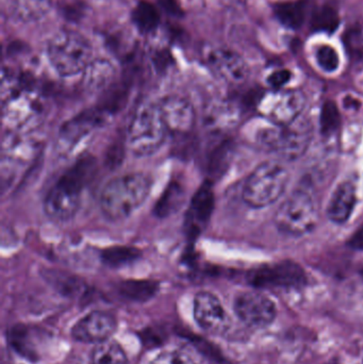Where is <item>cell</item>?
<instances>
[{
  "instance_id": "obj_13",
  "label": "cell",
  "mask_w": 363,
  "mask_h": 364,
  "mask_svg": "<svg viewBox=\"0 0 363 364\" xmlns=\"http://www.w3.org/2000/svg\"><path fill=\"white\" fill-rule=\"evenodd\" d=\"M117 328V320L107 311H93L74 325L72 336L82 343L99 344L110 339Z\"/></svg>"
},
{
  "instance_id": "obj_16",
  "label": "cell",
  "mask_w": 363,
  "mask_h": 364,
  "mask_svg": "<svg viewBox=\"0 0 363 364\" xmlns=\"http://www.w3.org/2000/svg\"><path fill=\"white\" fill-rule=\"evenodd\" d=\"M206 62L217 76L232 85L244 82L249 76L245 62L229 49H212L207 55Z\"/></svg>"
},
{
  "instance_id": "obj_20",
  "label": "cell",
  "mask_w": 363,
  "mask_h": 364,
  "mask_svg": "<svg viewBox=\"0 0 363 364\" xmlns=\"http://www.w3.org/2000/svg\"><path fill=\"white\" fill-rule=\"evenodd\" d=\"M159 291V282L153 280H125L119 282L117 292L127 301L145 303L153 299Z\"/></svg>"
},
{
  "instance_id": "obj_30",
  "label": "cell",
  "mask_w": 363,
  "mask_h": 364,
  "mask_svg": "<svg viewBox=\"0 0 363 364\" xmlns=\"http://www.w3.org/2000/svg\"><path fill=\"white\" fill-rule=\"evenodd\" d=\"M341 123L340 111L338 107L332 100H328L322 107L320 114V125H321L322 134L325 136L334 134Z\"/></svg>"
},
{
  "instance_id": "obj_27",
  "label": "cell",
  "mask_w": 363,
  "mask_h": 364,
  "mask_svg": "<svg viewBox=\"0 0 363 364\" xmlns=\"http://www.w3.org/2000/svg\"><path fill=\"white\" fill-rule=\"evenodd\" d=\"M141 257L140 250L131 246H112L102 252L100 259L107 267L117 269L131 264Z\"/></svg>"
},
{
  "instance_id": "obj_32",
  "label": "cell",
  "mask_w": 363,
  "mask_h": 364,
  "mask_svg": "<svg viewBox=\"0 0 363 364\" xmlns=\"http://www.w3.org/2000/svg\"><path fill=\"white\" fill-rule=\"evenodd\" d=\"M230 151H232V149H230L229 144L227 142H224L217 147L215 153H212V157H210V162H209V168L213 175H220V173L223 172L224 168L227 166Z\"/></svg>"
},
{
  "instance_id": "obj_9",
  "label": "cell",
  "mask_w": 363,
  "mask_h": 364,
  "mask_svg": "<svg viewBox=\"0 0 363 364\" xmlns=\"http://www.w3.org/2000/svg\"><path fill=\"white\" fill-rule=\"evenodd\" d=\"M249 284L257 289H296L307 282L304 269L291 260L264 265L247 276Z\"/></svg>"
},
{
  "instance_id": "obj_2",
  "label": "cell",
  "mask_w": 363,
  "mask_h": 364,
  "mask_svg": "<svg viewBox=\"0 0 363 364\" xmlns=\"http://www.w3.org/2000/svg\"><path fill=\"white\" fill-rule=\"evenodd\" d=\"M2 119L10 130L34 128L44 117V104L32 92L23 77L13 73L2 75Z\"/></svg>"
},
{
  "instance_id": "obj_4",
  "label": "cell",
  "mask_w": 363,
  "mask_h": 364,
  "mask_svg": "<svg viewBox=\"0 0 363 364\" xmlns=\"http://www.w3.org/2000/svg\"><path fill=\"white\" fill-rule=\"evenodd\" d=\"M168 130L158 102H147L136 110L128 128V147L136 157H149L166 142Z\"/></svg>"
},
{
  "instance_id": "obj_11",
  "label": "cell",
  "mask_w": 363,
  "mask_h": 364,
  "mask_svg": "<svg viewBox=\"0 0 363 364\" xmlns=\"http://www.w3.org/2000/svg\"><path fill=\"white\" fill-rule=\"evenodd\" d=\"M104 114L99 110H87L66 122L59 132L58 147L64 155L74 153L102 126Z\"/></svg>"
},
{
  "instance_id": "obj_7",
  "label": "cell",
  "mask_w": 363,
  "mask_h": 364,
  "mask_svg": "<svg viewBox=\"0 0 363 364\" xmlns=\"http://www.w3.org/2000/svg\"><path fill=\"white\" fill-rule=\"evenodd\" d=\"M313 139V125L306 117H300L288 125L268 128L260 134V143L268 151L286 160L304 155Z\"/></svg>"
},
{
  "instance_id": "obj_26",
  "label": "cell",
  "mask_w": 363,
  "mask_h": 364,
  "mask_svg": "<svg viewBox=\"0 0 363 364\" xmlns=\"http://www.w3.org/2000/svg\"><path fill=\"white\" fill-rule=\"evenodd\" d=\"M89 364H128V360L117 342L107 340L92 350Z\"/></svg>"
},
{
  "instance_id": "obj_3",
  "label": "cell",
  "mask_w": 363,
  "mask_h": 364,
  "mask_svg": "<svg viewBox=\"0 0 363 364\" xmlns=\"http://www.w3.org/2000/svg\"><path fill=\"white\" fill-rule=\"evenodd\" d=\"M151 181L142 173H129L107 182L100 195L102 213L110 220L129 218L146 201Z\"/></svg>"
},
{
  "instance_id": "obj_1",
  "label": "cell",
  "mask_w": 363,
  "mask_h": 364,
  "mask_svg": "<svg viewBox=\"0 0 363 364\" xmlns=\"http://www.w3.org/2000/svg\"><path fill=\"white\" fill-rule=\"evenodd\" d=\"M95 171V159L85 157L62 175L45 197L44 210L47 216L58 222H66L74 218L80 208L83 188L91 181Z\"/></svg>"
},
{
  "instance_id": "obj_28",
  "label": "cell",
  "mask_w": 363,
  "mask_h": 364,
  "mask_svg": "<svg viewBox=\"0 0 363 364\" xmlns=\"http://www.w3.org/2000/svg\"><path fill=\"white\" fill-rule=\"evenodd\" d=\"M340 25L338 10L330 4H325L313 13L311 18V28L315 32L334 33Z\"/></svg>"
},
{
  "instance_id": "obj_33",
  "label": "cell",
  "mask_w": 363,
  "mask_h": 364,
  "mask_svg": "<svg viewBox=\"0 0 363 364\" xmlns=\"http://www.w3.org/2000/svg\"><path fill=\"white\" fill-rule=\"evenodd\" d=\"M151 364H197L193 358L183 350L166 352L153 359Z\"/></svg>"
},
{
  "instance_id": "obj_10",
  "label": "cell",
  "mask_w": 363,
  "mask_h": 364,
  "mask_svg": "<svg viewBox=\"0 0 363 364\" xmlns=\"http://www.w3.org/2000/svg\"><path fill=\"white\" fill-rule=\"evenodd\" d=\"M234 308L238 318L251 328L268 327L277 314L274 301L258 291L240 293L234 299Z\"/></svg>"
},
{
  "instance_id": "obj_36",
  "label": "cell",
  "mask_w": 363,
  "mask_h": 364,
  "mask_svg": "<svg viewBox=\"0 0 363 364\" xmlns=\"http://www.w3.org/2000/svg\"><path fill=\"white\" fill-rule=\"evenodd\" d=\"M349 246L353 250H363V226L352 235L349 240Z\"/></svg>"
},
{
  "instance_id": "obj_29",
  "label": "cell",
  "mask_w": 363,
  "mask_h": 364,
  "mask_svg": "<svg viewBox=\"0 0 363 364\" xmlns=\"http://www.w3.org/2000/svg\"><path fill=\"white\" fill-rule=\"evenodd\" d=\"M51 8V0H15L14 14L23 21L42 18Z\"/></svg>"
},
{
  "instance_id": "obj_17",
  "label": "cell",
  "mask_w": 363,
  "mask_h": 364,
  "mask_svg": "<svg viewBox=\"0 0 363 364\" xmlns=\"http://www.w3.org/2000/svg\"><path fill=\"white\" fill-rule=\"evenodd\" d=\"M215 209V193L211 182L207 181L198 188L192 198L187 215L188 232L197 235L210 220Z\"/></svg>"
},
{
  "instance_id": "obj_12",
  "label": "cell",
  "mask_w": 363,
  "mask_h": 364,
  "mask_svg": "<svg viewBox=\"0 0 363 364\" xmlns=\"http://www.w3.org/2000/svg\"><path fill=\"white\" fill-rule=\"evenodd\" d=\"M194 318L202 331L211 335H220L229 326V318L221 301L206 291L194 297Z\"/></svg>"
},
{
  "instance_id": "obj_8",
  "label": "cell",
  "mask_w": 363,
  "mask_h": 364,
  "mask_svg": "<svg viewBox=\"0 0 363 364\" xmlns=\"http://www.w3.org/2000/svg\"><path fill=\"white\" fill-rule=\"evenodd\" d=\"M319 220L317 201L309 191L300 188L292 193L281 205L276 216L277 228L292 237L310 232Z\"/></svg>"
},
{
  "instance_id": "obj_23",
  "label": "cell",
  "mask_w": 363,
  "mask_h": 364,
  "mask_svg": "<svg viewBox=\"0 0 363 364\" xmlns=\"http://www.w3.org/2000/svg\"><path fill=\"white\" fill-rule=\"evenodd\" d=\"M131 18L139 31L142 33H151L160 25L159 11L147 0H140L136 4L132 11Z\"/></svg>"
},
{
  "instance_id": "obj_25",
  "label": "cell",
  "mask_w": 363,
  "mask_h": 364,
  "mask_svg": "<svg viewBox=\"0 0 363 364\" xmlns=\"http://www.w3.org/2000/svg\"><path fill=\"white\" fill-rule=\"evenodd\" d=\"M238 110L230 104L212 105L207 111L206 123L215 132L227 129L237 122Z\"/></svg>"
},
{
  "instance_id": "obj_34",
  "label": "cell",
  "mask_w": 363,
  "mask_h": 364,
  "mask_svg": "<svg viewBox=\"0 0 363 364\" xmlns=\"http://www.w3.org/2000/svg\"><path fill=\"white\" fill-rule=\"evenodd\" d=\"M291 72L288 70H276L270 75L268 78L269 85L274 89H281L283 85H287L291 79Z\"/></svg>"
},
{
  "instance_id": "obj_38",
  "label": "cell",
  "mask_w": 363,
  "mask_h": 364,
  "mask_svg": "<svg viewBox=\"0 0 363 364\" xmlns=\"http://www.w3.org/2000/svg\"><path fill=\"white\" fill-rule=\"evenodd\" d=\"M151 339H153V338H151ZM153 339H157L159 342L162 341L161 338H156L155 336H153ZM144 340H147L146 343H148V342H153V340H148V338H144ZM153 342H155V340H153Z\"/></svg>"
},
{
  "instance_id": "obj_5",
  "label": "cell",
  "mask_w": 363,
  "mask_h": 364,
  "mask_svg": "<svg viewBox=\"0 0 363 364\" xmlns=\"http://www.w3.org/2000/svg\"><path fill=\"white\" fill-rule=\"evenodd\" d=\"M47 57L53 70L62 77L85 73L93 58L91 43L76 31H61L47 45Z\"/></svg>"
},
{
  "instance_id": "obj_35",
  "label": "cell",
  "mask_w": 363,
  "mask_h": 364,
  "mask_svg": "<svg viewBox=\"0 0 363 364\" xmlns=\"http://www.w3.org/2000/svg\"><path fill=\"white\" fill-rule=\"evenodd\" d=\"M159 4L168 14L176 17H179L183 14L180 6L177 4L176 0H159Z\"/></svg>"
},
{
  "instance_id": "obj_19",
  "label": "cell",
  "mask_w": 363,
  "mask_h": 364,
  "mask_svg": "<svg viewBox=\"0 0 363 364\" xmlns=\"http://www.w3.org/2000/svg\"><path fill=\"white\" fill-rule=\"evenodd\" d=\"M304 105V96L300 92H288L273 102L266 115L276 125H288L300 117Z\"/></svg>"
},
{
  "instance_id": "obj_21",
  "label": "cell",
  "mask_w": 363,
  "mask_h": 364,
  "mask_svg": "<svg viewBox=\"0 0 363 364\" xmlns=\"http://www.w3.org/2000/svg\"><path fill=\"white\" fill-rule=\"evenodd\" d=\"M85 74V85L93 91H100L114 80L115 70L107 60H96L91 62Z\"/></svg>"
},
{
  "instance_id": "obj_31",
  "label": "cell",
  "mask_w": 363,
  "mask_h": 364,
  "mask_svg": "<svg viewBox=\"0 0 363 364\" xmlns=\"http://www.w3.org/2000/svg\"><path fill=\"white\" fill-rule=\"evenodd\" d=\"M317 60L320 68L327 73H332L338 70L340 59L338 53L334 47L330 45H323L317 51Z\"/></svg>"
},
{
  "instance_id": "obj_18",
  "label": "cell",
  "mask_w": 363,
  "mask_h": 364,
  "mask_svg": "<svg viewBox=\"0 0 363 364\" xmlns=\"http://www.w3.org/2000/svg\"><path fill=\"white\" fill-rule=\"evenodd\" d=\"M357 203V186L353 181L341 182L330 197L327 216L335 224H345L350 220Z\"/></svg>"
},
{
  "instance_id": "obj_22",
  "label": "cell",
  "mask_w": 363,
  "mask_h": 364,
  "mask_svg": "<svg viewBox=\"0 0 363 364\" xmlns=\"http://www.w3.org/2000/svg\"><path fill=\"white\" fill-rule=\"evenodd\" d=\"M183 201H185V188L179 182L172 181L166 186L163 194L156 203L153 212L158 218H168L175 213L177 210L180 209Z\"/></svg>"
},
{
  "instance_id": "obj_24",
  "label": "cell",
  "mask_w": 363,
  "mask_h": 364,
  "mask_svg": "<svg viewBox=\"0 0 363 364\" xmlns=\"http://www.w3.org/2000/svg\"><path fill=\"white\" fill-rule=\"evenodd\" d=\"M274 11L277 19L290 29L302 27L306 18V4L302 0L281 2L275 6Z\"/></svg>"
},
{
  "instance_id": "obj_15",
  "label": "cell",
  "mask_w": 363,
  "mask_h": 364,
  "mask_svg": "<svg viewBox=\"0 0 363 364\" xmlns=\"http://www.w3.org/2000/svg\"><path fill=\"white\" fill-rule=\"evenodd\" d=\"M10 348L26 360L36 363L43 356V346L47 341L42 329L30 325L16 324L6 333Z\"/></svg>"
},
{
  "instance_id": "obj_14",
  "label": "cell",
  "mask_w": 363,
  "mask_h": 364,
  "mask_svg": "<svg viewBox=\"0 0 363 364\" xmlns=\"http://www.w3.org/2000/svg\"><path fill=\"white\" fill-rule=\"evenodd\" d=\"M158 104L168 132L179 136L189 134L193 129L196 121L195 110L187 98L168 95Z\"/></svg>"
},
{
  "instance_id": "obj_6",
  "label": "cell",
  "mask_w": 363,
  "mask_h": 364,
  "mask_svg": "<svg viewBox=\"0 0 363 364\" xmlns=\"http://www.w3.org/2000/svg\"><path fill=\"white\" fill-rule=\"evenodd\" d=\"M289 173L277 162L260 164L245 181L243 200L251 208H264L274 203L285 192Z\"/></svg>"
},
{
  "instance_id": "obj_37",
  "label": "cell",
  "mask_w": 363,
  "mask_h": 364,
  "mask_svg": "<svg viewBox=\"0 0 363 364\" xmlns=\"http://www.w3.org/2000/svg\"><path fill=\"white\" fill-rule=\"evenodd\" d=\"M170 55L168 53V51H160L157 55H155V63L156 66L160 70L162 68H166V66L170 64Z\"/></svg>"
}]
</instances>
